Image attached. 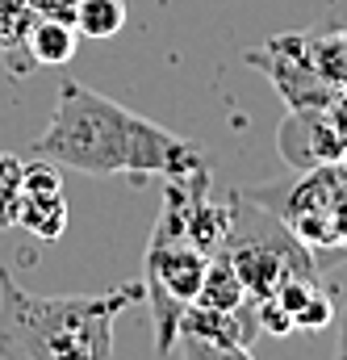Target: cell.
<instances>
[{"mask_svg": "<svg viewBox=\"0 0 347 360\" xmlns=\"http://www.w3.org/2000/svg\"><path fill=\"white\" fill-rule=\"evenodd\" d=\"M143 302V285L42 297L0 264V360H113V323Z\"/></svg>", "mask_w": 347, "mask_h": 360, "instance_id": "7a4b0ae2", "label": "cell"}, {"mask_svg": "<svg viewBox=\"0 0 347 360\" xmlns=\"http://www.w3.org/2000/svg\"><path fill=\"white\" fill-rule=\"evenodd\" d=\"M335 352L347 356V306H343V327H339V348H335Z\"/></svg>", "mask_w": 347, "mask_h": 360, "instance_id": "2e32d148", "label": "cell"}, {"mask_svg": "<svg viewBox=\"0 0 347 360\" xmlns=\"http://www.w3.org/2000/svg\"><path fill=\"white\" fill-rule=\"evenodd\" d=\"M247 59L272 76L276 92H284L289 109L293 113H306V109H327L335 101V89L314 72L310 55H306V38H280L272 42L268 51H247Z\"/></svg>", "mask_w": 347, "mask_h": 360, "instance_id": "8992f818", "label": "cell"}, {"mask_svg": "<svg viewBox=\"0 0 347 360\" xmlns=\"http://www.w3.org/2000/svg\"><path fill=\"white\" fill-rule=\"evenodd\" d=\"M197 302L201 306H218V310H239L243 302H251L243 281H239V272H235V264H230V256L222 248H214L209 260H205V281H201Z\"/></svg>", "mask_w": 347, "mask_h": 360, "instance_id": "30bf717a", "label": "cell"}, {"mask_svg": "<svg viewBox=\"0 0 347 360\" xmlns=\"http://www.w3.org/2000/svg\"><path fill=\"white\" fill-rule=\"evenodd\" d=\"M30 8H34L38 17H63V21H72L76 0H30Z\"/></svg>", "mask_w": 347, "mask_h": 360, "instance_id": "9a60e30c", "label": "cell"}, {"mask_svg": "<svg viewBox=\"0 0 347 360\" xmlns=\"http://www.w3.org/2000/svg\"><path fill=\"white\" fill-rule=\"evenodd\" d=\"M276 214L314 252L347 248V164H327L301 176Z\"/></svg>", "mask_w": 347, "mask_h": 360, "instance_id": "5b68a950", "label": "cell"}, {"mask_svg": "<svg viewBox=\"0 0 347 360\" xmlns=\"http://www.w3.org/2000/svg\"><path fill=\"white\" fill-rule=\"evenodd\" d=\"M21 155L0 151V226H17V205H21Z\"/></svg>", "mask_w": 347, "mask_h": 360, "instance_id": "4fadbf2b", "label": "cell"}, {"mask_svg": "<svg viewBox=\"0 0 347 360\" xmlns=\"http://www.w3.org/2000/svg\"><path fill=\"white\" fill-rule=\"evenodd\" d=\"M76 25L63 17H34L30 34H25V55L34 68H63L76 55Z\"/></svg>", "mask_w": 347, "mask_h": 360, "instance_id": "ba28073f", "label": "cell"}, {"mask_svg": "<svg viewBox=\"0 0 347 360\" xmlns=\"http://www.w3.org/2000/svg\"><path fill=\"white\" fill-rule=\"evenodd\" d=\"M17 226H25L30 235L55 243V239L67 231V197H63V193H46V197H30V193H21Z\"/></svg>", "mask_w": 347, "mask_h": 360, "instance_id": "8fae6325", "label": "cell"}, {"mask_svg": "<svg viewBox=\"0 0 347 360\" xmlns=\"http://www.w3.org/2000/svg\"><path fill=\"white\" fill-rule=\"evenodd\" d=\"M222 252L230 256L251 302L272 297L284 281H318V264L310 248L280 222V214L263 210L260 197H247V193L226 197Z\"/></svg>", "mask_w": 347, "mask_h": 360, "instance_id": "277c9868", "label": "cell"}, {"mask_svg": "<svg viewBox=\"0 0 347 360\" xmlns=\"http://www.w3.org/2000/svg\"><path fill=\"white\" fill-rule=\"evenodd\" d=\"M335 360H347V356H343V352H335Z\"/></svg>", "mask_w": 347, "mask_h": 360, "instance_id": "e0dca14e", "label": "cell"}, {"mask_svg": "<svg viewBox=\"0 0 347 360\" xmlns=\"http://www.w3.org/2000/svg\"><path fill=\"white\" fill-rule=\"evenodd\" d=\"M176 335H201V340H214V344L251 348V340L260 335V314H256V302H243L239 310H218V306L192 302V306H184Z\"/></svg>", "mask_w": 347, "mask_h": 360, "instance_id": "52a82bcc", "label": "cell"}, {"mask_svg": "<svg viewBox=\"0 0 347 360\" xmlns=\"http://www.w3.org/2000/svg\"><path fill=\"white\" fill-rule=\"evenodd\" d=\"M30 155L84 176H130V184H143L147 176L188 180L209 172V160L197 143L117 105L113 96H100L80 80L59 84L55 113L46 130L30 143Z\"/></svg>", "mask_w": 347, "mask_h": 360, "instance_id": "6da1fadb", "label": "cell"}, {"mask_svg": "<svg viewBox=\"0 0 347 360\" xmlns=\"http://www.w3.org/2000/svg\"><path fill=\"white\" fill-rule=\"evenodd\" d=\"M72 25L80 38H113L126 30V0H76Z\"/></svg>", "mask_w": 347, "mask_h": 360, "instance_id": "7c38bea8", "label": "cell"}, {"mask_svg": "<svg viewBox=\"0 0 347 360\" xmlns=\"http://www.w3.org/2000/svg\"><path fill=\"white\" fill-rule=\"evenodd\" d=\"M34 17L38 13L30 8V0H0V59L8 63L13 76H25L34 68L25 55V34H30Z\"/></svg>", "mask_w": 347, "mask_h": 360, "instance_id": "9c48e42d", "label": "cell"}, {"mask_svg": "<svg viewBox=\"0 0 347 360\" xmlns=\"http://www.w3.org/2000/svg\"><path fill=\"white\" fill-rule=\"evenodd\" d=\"M176 348L184 360H256L251 348H243V344H214L201 335H176Z\"/></svg>", "mask_w": 347, "mask_h": 360, "instance_id": "5bb4252c", "label": "cell"}, {"mask_svg": "<svg viewBox=\"0 0 347 360\" xmlns=\"http://www.w3.org/2000/svg\"><path fill=\"white\" fill-rule=\"evenodd\" d=\"M205 252L188 239L184 231V184L164 180V205H159V222L151 231L147 256H143V297L151 306V323H155V352L168 356L176 348V327L184 306L197 302L201 281H205Z\"/></svg>", "mask_w": 347, "mask_h": 360, "instance_id": "3957f363", "label": "cell"}]
</instances>
